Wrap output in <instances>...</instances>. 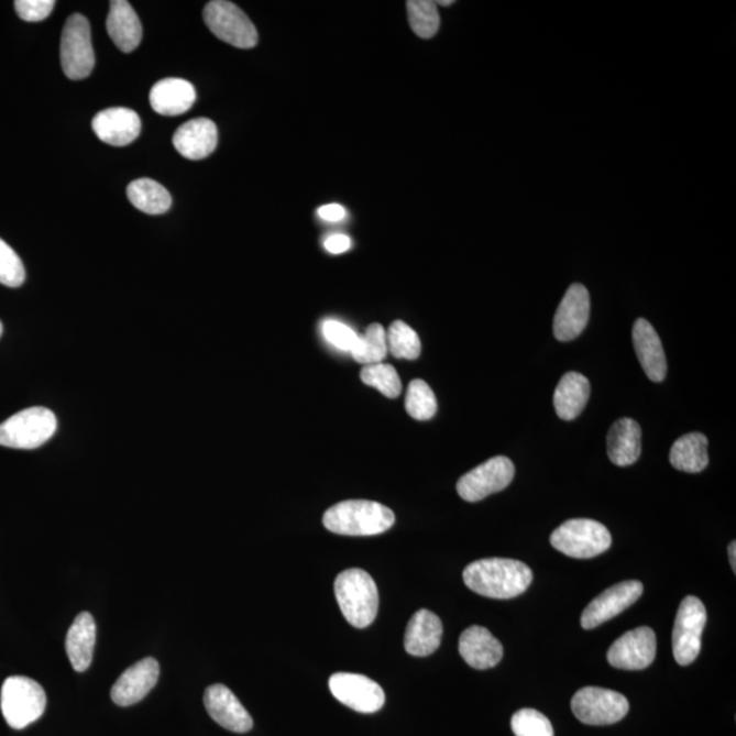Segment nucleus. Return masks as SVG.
Segmentation results:
<instances>
[{
  "label": "nucleus",
  "mask_w": 736,
  "mask_h": 736,
  "mask_svg": "<svg viewBox=\"0 0 736 736\" xmlns=\"http://www.w3.org/2000/svg\"><path fill=\"white\" fill-rule=\"evenodd\" d=\"M462 579L479 595L506 601L523 595L532 583L534 573L516 559L488 558L468 564Z\"/></svg>",
  "instance_id": "obj_1"
},
{
  "label": "nucleus",
  "mask_w": 736,
  "mask_h": 736,
  "mask_svg": "<svg viewBox=\"0 0 736 736\" xmlns=\"http://www.w3.org/2000/svg\"><path fill=\"white\" fill-rule=\"evenodd\" d=\"M395 513L389 507L364 499L340 502L323 515L325 528L344 536L384 534L395 525Z\"/></svg>",
  "instance_id": "obj_2"
},
{
  "label": "nucleus",
  "mask_w": 736,
  "mask_h": 736,
  "mask_svg": "<svg viewBox=\"0 0 736 736\" xmlns=\"http://www.w3.org/2000/svg\"><path fill=\"white\" fill-rule=\"evenodd\" d=\"M334 593L344 618L364 629L376 618L380 607L378 587L367 572L348 569L334 581Z\"/></svg>",
  "instance_id": "obj_3"
},
{
  "label": "nucleus",
  "mask_w": 736,
  "mask_h": 736,
  "mask_svg": "<svg viewBox=\"0 0 736 736\" xmlns=\"http://www.w3.org/2000/svg\"><path fill=\"white\" fill-rule=\"evenodd\" d=\"M47 706L42 684L26 677L6 679L0 694L4 721L14 729H22L39 721Z\"/></svg>",
  "instance_id": "obj_4"
},
{
  "label": "nucleus",
  "mask_w": 736,
  "mask_h": 736,
  "mask_svg": "<svg viewBox=\"0 0 736 736\" xmlns=\"http://www.w3.org/2000/svg\"><path fill=\"white\" fill-rule=\"evenodd\" d=\"M553 549L570 558L590 559L601 556L612 547L613 538L603 524L587 518H574L553 530Z\"/></svg>",
  "instance_id": "obj_5"
},
{
  "label": "nucleus",
  "mask_w": 736,
  "mask_h": 736,
  "mask_svg": "<svg viewBox=\"0 0 736 736\" xmlns=\"http://www.w3.org/2000/svg\"><path fill=\"white\" fill-rule=\"evenodd\" d=\"M58 421L53 410L33 407L21 410L0 425V447L36 449L53 438Z\"/></svg>",
  "instance_id": "obj_6"
},
{
  "label": "nucleus",
  "mask_w": 736,
  "mask_h": 736,
  "mask_svg": "<svg viewBox=\"0 0 736 736\" xmlns=\"http://www.w3.org/2000/svg\"><path fill=\"white\" fill-rule=\"evenodd\" d=\"M61 63L66 77L79 81L90 76L95 67V51L89 21L81 14L68 17L63 28Z\"/></svg>",
  "instance_id": "obj_7"
},
{
  "label": "nucleus",
  "mask_w": 736,
  "mask_h": 736,
  "mask_svg": "<svg viewBox=\"0 0 736 736\" xmlns=\"http://www.w3.org/2000/svg\"><path fill=\"white\" fill-rule=\"evenodd\" d=\"M204 21L221 42L233 47L250 50L259 43V32L248 15L235 3L213 0L205 6Z\"/></svg>",
  "instance_id": "obj_8"
},
{
  "label": "nucleus",
  "mask_w": 736,
  "mask_h": 736,
  "mask_svg": "<svg viewBox=\"0 0 736 736\" xmlns=\"http://www.w3.org/2000/svg\"><path fill=\"white\" fill-rule=\"evenodd\" d=\"M629 701L614 690L587 686L572 699V711L587 726H609L622 721L629 712Z\"/></svg>",
  "instance_id": "obj_9"
},
{
  "label": "nucleus",
  "mask_w": 736,
  "mask_h": 736,
  "mask_svg": "<svg viewBox=\"0 0 736 736\" xmlns=\"http://www.w3.org/2000/svg\"><path fill=\"white\" fill-rule=\"evenodd\" d=\"M706 619V609L700 598L694 596L683 598L672 631V650L678 664L689 666L699 658Z\"/></svg>",
  "instance_id": "obj_10"
},
{
  "label": "nucleus",
  "mask_w": 736,
  "mask_h": 736,
  "mask_svg": "<svg viewBox=\"0 0 736 736\" xmlns=\"http://www.w3.org/2000/svg\"><path fill=\"white\" fill-rule=\"evenodd\" d=\"M515 475L516 468L512 460L496 455L465 473L458 483V493L466 502H479L505 490Z\"/></svg>",
  "instance_id": "obj_11"
},
{
  "label": "nucleus",
  "mask_w": 736,
  "mask_h": 736,
  "mask_svg": "<svg viewBox=\"0 0 736 736\" xmlns=\"http://www.w3.org/2000/svg\"><path fill=\"white\" fill-rule=\"evenodd\" d=\"M329 689L336 700L356 712L375 713L385 704L380 684L361 674L338 672L330 677Z\"/></svg>",
  "instance_id": "obj_12"
},
{
  "label": "nucleus",
  "mask_w": 736,
  "mask_h": 736,
  "mask_svg": "<svg viewBox=\"0 0 736 736\" xmlns=\"http://www.w3.org/2000/svg\"><path fill=\"white\" fill-rule=\"evenodd\" d=\"M656 658V635L650 627H637L625 633L608 649V663L615 669L640 671L648 669Z\"/></svg>",
  "instance_id": "obj_13"
},
{
  "label": "nucleus",
  "mask_w": 736,
  "mask_h": 736,
  "mask_svg": "<svg viewBox=\"0 0 736 736\" xmlns=\"http://www.w3.org/2000/svg\"><path fill=\"white\" fill-rule=\"evenodd\" d=\"M644 585L640 581H625L604 591L601 596L593 598L581 615V626L585 630L595 629L604 622L612 620L624 613L641 597Z\"/></svg>",
  "instance_id": "obj_14"
},
{
  "label": "nucleus",
  "mask_w": 736,
  "mask_h": 736,
  "mask_svg": "<svg viewBox=\"0 0 736 736\" xmlns=\"http://www.w3.org/2000/svg\"><path fill=\"white\" fill-rule=\"evenodd\" d=\"M591 298L583 284H573L564 294L553 317V336L559 341H572L584 332L590 321Z\"/></svg>",
  "instance_id": "obj_15"
},
{
  "label": "nucleus",
  "mask_w": 736,
  "mask_h": 736,
  "mask_svg": "<svg viewBox=\"0 0 736 736\" xmlns=\"http://www.w3.org/2000/svg\"><path fill=\"white\" fill-rule=\"evenodd\" d=\"M204 704L210 717L228 732L244 734L253 728L250 713L224 684H212L204 695Z\"/></svg>",
  "instance_id": "obj_16"
},
{
  "label": "nucleus",
  "mask_w": 736,
  "mask_h": 736,
  "mask_svg": "<svg viewBox=\"0 0 736 736\" xmlns=\"http://www.w3.org/2000/svg\"><path fill=\"white\" fill-rule=\"evenodd\" d=\"M160 675L158 661L146 658L125 670L111 690V699L119 706H130L144 700L156 686Z\"/></svg>",
  "instance_id": "obj_17"
},
{
  "label": "nucleus",
  "mask_w": 736,
  "mask_h": 736,
  "mask_svg": "<svg viewBox=\"0 0 736 736\" xmlns=\"http://www.w3.org/2000/svg\"><path fill=\"white\" fill-rule=\"evenodd\" d=\"M92 128L99 140L112 146L130 145L139 139L141 119L130 108L116 107L97 113Z\"/></svg>",
  "instance_id": "obj_18"
},
{
  "label": "nucleus",
  "mask_w": 736,
  "mask_h": 736,
  "mask_svg": "<svg viewBox=\"0 0 736 736\" xmlns=\"http://www.w3.org/2000/svg\"><path fill=\"white\" fill-rule=\"evenodd\" d=\"M459 650L465 663L476 670L493 669L504 658L502 644L482 626H471L462 631Z\"/></svg>",
  "instance_id": "obj_19"
},
{
  "label": "nucleus",
  "mask_w": 736,
  "mask_h": 736,
  "mask_svg": "<svg viewBox=\"0 0 736 736\" xmlns=\"http://www.w3.org/2000/svg\"><path fill=\"white\" fill-rule=\"evenodd\" d=\"M175 150L188 160H202L216 151L219 131L207 118H197L182 124L173 139Z\"/></svg>",
  "instance_id": "obj_20"
},
{
  "label": "nucleus",
  "mask_w": 736,
  "mask_h": 736,
  "mask_svg": "<svg viewBox=\"0 0 736 736\" xmlns=\"http://www.w3.org/2000/svg\"><path fill=\"white\" fill-rule=\"evenodd\" d=\"M633 344H635L638 361L648 378L653 382L664 381L667 375L666 353L659 334L647 319H637L633 328Z\"/></svg>",
  "instance_id": "obj_21"
},
{
  "label": "nucleus",
  "mask_w": 736,
  "mask_h": 736,
  "mask_svg": "<svg viewBox=\"0 0 736 736\" xmlns=\"http://www.w3.org/2000/svg\"><path fill=\"white\" fill-rule=\"evenodd\" d=\"M443 626L439 616L429 609H419L410 618L405 631L404 647L409 655L425 658L436 652L441 645Z\"/></svg>",
  "instance_id": "obj_22"
},
{
  "label": "nucleus",
  "mask_w": 736,
  "mask_h": 736,
  "mask_svg": "<svg viewBox=\"0 0 736 736\" xmlns=\"http://www.w3.org/2000/svg\"><path fill=\"white\" fill-rule=\"evenodd\" d=\"M196 88L180 78L158 81L151 90V106L154 112L164 117H178L187 112L196 102Z\"/></svg>",
  "instance_id": "obj_23"
},
{
  "label": "nucleus",
  "mask_w": 736,
  "mask_h": 736,
  "mask_svg": "<svg viewBox=\"0 0 736 736\" xmlns=\"http://www.w3.org/2000/svg\"><path fill=\"white\" fill-rule=\"evenodd\" d=\"M107 32L123 53H133L142 40V25L133 8L125 0H112L107 19Z\"/></svg>",
  "instance_id": "obj_24"
},
{
  "label": "nucleus",
  "mask_w": 736,
  "mask_h": 736,
  "mask_svg": "<svg viewBox=\"0 0 736 736\" xmlns=\"http://www.w3.org/2000/svg\"><path fill=\"white\" fill-rule=\"evenodd\" d=\"M641 427L636 420H616L607 436L608 459L618 466H629L641 455Z\"/></svg>",
  "instance_id": "obj_25"
},
{
  "label": "nucleus",
  "mask_w": 736,
  "mask_h": 736,
  "mask_svg": "<svg viewBox=\"0 0 736 736\" xmlns=\"http://www.w3.org/2000/svg\"><path fill=\"white\" fill-rule=\"evenodd\" d=\"M96 644V622L87 612L77 616L66 637V653L73 669L84 672L89 669L94 659Z\"/></svg>",
  "instance_id": "obj_26"
},
{
  "label": "nucleus",
  "mask_w": 736,
  "mask_h": 736,
  "mask_svg": "<svg viewBox=\"0 0 736 736\" xmlns=\"http://www.w3.org/2000/svg\"><path fill=\"white\" fill-rule=\"evenodd\" d=\"M591 396V384L583 374L568 373L553 393V407L562 420H574L583 413Z\"/></svg>",
  "instance_id": "obj_27"
},
{
  "label": "nucleus",
  "mask_w": 736,
  "mask_h": 736,
  "mask_svg": "<svg viewBox=\"0 0 736 736\" xmlns=\"http://www.w3.org/2000/svg\"><path fill=\"white\" fill-rule=\"evenodd\" d=\"M707 443V438L701 432H690L677 439L670 452L671 465L682 472H703L710 464Z\"/></svg>",
  "instance_id": "obj_28"
},
{
  "label": "nucleus",
  "mask_w": 736,
  "mask_h": 736,
  "mask_svg": "<svg viewBox=\"0 0 736 736\" xmlns=\"http://www.w3.org/2000/svg\"><path fill=\"white\" fill-rule=\"evenodd\" d=\"M128 197L141 212L153 216L168 212L173 205V198L167 188L147 178L131 182L128 187Z\"/></svg>",
  "instance_id": "obj_29"
},
{
  "label": "nucleus",
  "mask_w": 736,
  "mask_h": 736,
  "mask_svg": "<svg viewBox=\"0 0 736 736\" xmlns=\"http://www.w3.org/2000/svg\"><path fill=\"white\" fill-rule=\"evenodd\" d=\"M387 340L384 327L380 323L370 325L363 336H359L358 345L353 350L352 356L358 363L378 364L387 355Z\"/></svg>",
  "instance_id": "obj_30"
},
{
  "label": "nucleus",
  "mask_w": 736,
  "mask_h": 736,
  "mask_svg": "<svg viewBox=\"0 0 736 736\" xmlns=\"http://www.w3.org/2000/svg\"><path fill=\"white\" fill-rule=\"evenodd\" d=\"M386 340L387 351L396 359L415 361L420 356L421 342L419 336L403 321H395L391 325L389 332L386 333Z\"/></svg>",
  "instance_id": "obj_31"
},
{
  "label": "nucleus",
  "mask_w": 736,
  "mask_h": 736,
  "mask_svg": "<svg viewBox=\"0 0 736 736\" xmlns=\"http://www.w3.org/2000/svg\"><path fill=\"white\" fill-rule=\"evenodd\" d=\"M408 20L413 31L421 39L436 36L441 25L438 6L431 0H409L407 2Z\"/></svg>",
  "instance_id": "obj_32"
},
{
  "label": "nucleus",
  "mask_w": 736,
  "mask_h": 736,
  "mask_svg": "<svg viewBox=\"0 0 736 736\" xmlns=\"http://www.w3.org/2000/svg\"><path fill=\"white\" fill-rule=\"evenodd\" d=\"M405 408L415 420H430L437 414V398L429 384L424 380L410 382L405 398Z\"/></svg>",
  "instance_id": "obj_33"
},
{
  "label": "nucleus",
  "mask_w": 736,
  "mask_h": 736,
  "mask_svg": "<svg viewBox=\"0 0 736 736\" xmlns=\"http://www.w3.org/2000/svg\"><path fill=\"white\" fill-rule=\"evenodd\" d=\"M361 378L364 385L375 387L387 398H397L403 391L402 380L391 364H370L362 370Z\"/></svg>",
  "instance_id": "obj_34"
},
{
  "label": "nucleus",
  "mask_w": 736,
  "mask_h": 736,
  "mask_svg": "<svg viewBox=\"0 0 736 736\" xmlns=\"http://www.w3.org/2000/svg\"><path fill=\"white\" fill-rule=\"evenodd\" d=\"M512 729L516 736H553L552 724L543 713L535 710L518 711L512 717Z\"/></svg>",
  "instance_id": "obj_35"
},
{
  "label": "nucleus",
  "mask_w": 736,
  "mask_h": 736,
  "mask_svg": "<svg viewBox=\"0 0 736 736\" xmlns=\"http://www.w3.org/2000/svg\"><path fill=\"white\" fill-rule=\"evenodd\" d=\"M26 277L25 266L19 254L0 239V284L10 288H19Z\"/></svg>",
  "instance_id": "obj_36"
},
{
  "label": "nucleus",
  "mask_w": 736,
  "mask_h": 736,
  "mask_svg": "<svg viewBox=\"0 0 736 736\" xmlns=\"http://www.w3.org/2000/svg\"><path fill=\"white\" fill-rule=\"evenodd\" d=\"M322 333L329 344L339 348L341 351L352 352L358 345L359 336L348 325L334 321V319H328L323 322Z\"/></svg>",
  "instance_id": "obj_37"
},
{
  "label": "nucleus",
  "mask_w": 736,
  "mask_h": 736,
  "mask_svg": "<svg viewBox=\"0 0 736 736\" xmlns=\"http://www.w3.org/2000/svg\"><path fill=\"white\" fill-rule=\"evenodd\" d=\"M14 8L21 20L39 22L53 13L55 2L54 0H17Z\"/></svg>",
  "instance_id": "obj_38"
},
{
  "label": "nucleus",
  "mask_w": 736,
  "mask_h": 736,
  "mask_svg": "<svg viewBox=\"0 0 736 736\" xmlns=\"http://www.w3.org/2000/svg\"><path fill=\"white\" fill-rule=\"evenodd\" d=\"M323 245L330 254H342L351 249V239L342 233H334L323 242Z\"/></svg>",
  "instance_id": "obj_39"
},
{
  "label": "nucleus",
  "mask_w": 736,
  "mask_h": 736,
  "mask_svg": "<svg viewBox=\"0 0 736 736\" xmlns=\"http://www.w3.org/2000/svg\"><path fill=\"white\" fill-rule=\"evenodd\" d=\"M318 216L323 220L338 222L345 219L347 212L345 209L341 207V205L330 204L319 208Z\"/></svg>",
  "instance_id": "obj_40"
},
{
  "label": "nucleus",
  "mask_w": 736,
  "mask_h": 736,
  "mask_svg": "<svg viewBox=\"0 0 736 736\" xmlns=\"http://www.w3.org/2000/svg\"><path fill=\"white\" fill-rule=\"evenodd\" d=\"M728 558H729V563H732L734 573L736 572V543L733 541L732 545L728 546Z\"/></svg>",
  "instance_id": "obj_41"
},
{
  "label": "nucleus",
  "mask_w": 736,
  "mask_h": 736,
  "mask_svg": "<svg viewBox=\"0 0 736 736\" xmlns=\"http://www.w3.org/2000/svg\"><path fill=\"white\" fill-rule=\"evenodd\" d=\"M437 6H450L453 4V0H439V2H436Z\"/></svg>",
  "instance_id": "obj_42"
},
{
  "label": "nucleus",
  "mask_w": 736,
  "mask_h": 736,
  "mask_svg": "<svg viewBox=\"0 0 736 736\" xmlns=\"http://www.w3.org/2000/svg\"><path fill=\"white\" fill-rule=\"evenodd\" d=\"M2 333H3V325L2 322H0V336H2Z\"/></svg>",
  "instance_id": "obj_43"
}]
</instances>
